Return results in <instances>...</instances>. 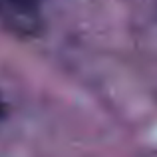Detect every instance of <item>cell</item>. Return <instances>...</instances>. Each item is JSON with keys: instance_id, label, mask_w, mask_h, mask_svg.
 Returning a JSON list of instances; mask_svg holds the SVG:
<instances>
[{"instance_id": "6da1fadb", "label": "cell", "mask_w": 157, "mask_h": 157, "mask_svg": "<svg viewBox=\"0 0 157 157\" xmlns=\"http://www.w3.org/2000/svg\"><path fill=\"white\" fill-rule=\"evenodd\" d=\"M4 113H6V111H4V104H2V101H0V121H2V119H4Z\"/></svg>"}]
</instances>
